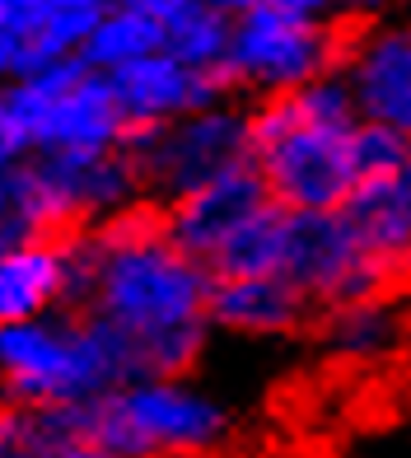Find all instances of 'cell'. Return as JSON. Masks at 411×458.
Wrapping results in <instances>:
<instances>
[{
	"instance_id": "6da1fadb",
	"label": "cell",
	"mask_w": 411,
	"mask_h": 458,
	"mask_svg": "<svg viewBox=\"0 0 411 458\" xmlns=\"http://www.w3.org/2000/svg\"><path fill=\"white\" fill-rule=\"evenodd\" d=\"M89 285L80 309L113 342L127 379L136 374H197L211 356V272L164 234L159 206L85 229Z\"/></svg>"
},
{
	"instance_id": "7a4b0ae2",
	"label": "cell",
	"mask_w": 411,
	"mask_h": 458,
	"mask_svg": "<svg viewBox=\"0 0 411 458\" xmlns=\"http://www.w3.org/2000/svg\"><path fill=\"white\" fill-rule=\"evenodd\" d=\"M356 98L341 71L248 98V159L281 211H341L356 192Z\"/></svg>"
},
{
	"instance_id": "3957f363",
	"label": "cell",
	"mask_w": 411,
	"mask_h": 458,
	"mask_svg": "<svg viewBox=\"0 0 411 458\" xmlns=\"http://www.w3.org/2000/svg\"><path fill=\"white\" fill-rule=\"evenodd\" d=\"M85 435L117 458H211L234 440V403L197 374H136L80 411Z\"/></svg>"
},
{
	"instance_id": "277c9868",
	"label": "cell",
	"mask_w": 411,
	"mask_h": 458,
	"mask_svg": "<svg viewBox=\"0 0 411 458\" xmlns=\"http://www.w3.org/2000/svg\"><path fill=\"white\" fill-rule=\"evenodd\" d=\"M127 379L113 342L85 309L0 323V398L14 411L89 407Z\"/></svg>"
},
{
	"instance_id": "5b68a950",
	"label": "cell",
	"mask_w": 411,
	"mask_h": 458,
	"mask_svg": "<svg viewBox=\"0 0 411 458\" xmlns=\"http://www.w3.org/2000/svg\"><path fill=\"white\" fill-rule=\"evenodd\" d=\"M146 201L136 159L122 150H66L33 155L14 164L10 178V225L29 234H75L94 229Z\"/></svg>"
},
{
	"instance_id": "8992f818",
	"label": "cell",
	"mask_w": 411,
	"mask_h": 458,
	"mask_svg": "<svg viewBox=\"0 0 411 458\" xmlns=\"http://www.w3.org/2000/svg\"><path fill=\"white\" fill-rule=\"evenodd\" d=\"M127 155L136 159L146 201L164 206L192 187L248 164V98H220L211 108L182 113L164 127L127 136Z\"/></svg>"
},
{
	"instance_id": "52a82bcc",
	"label": "cell",
	"mask_w": 411,
	"mask_h": 458,
	"mask_svg": "<svg viewBox=\"0 0 411 458\" xmlns=\"http://www.w3.org/2000/svg\"><path fill=\"white\" fill-rule=\"evenodd\" d=\"M346 29L351 24H341V19H281L243 10L234 14L224 80L239 98L290 94L341 66Z\"/></svg>"
},
{
	"instance_id": "ba28073f",
	"label": "cell",
	"mask_w": 411,
	"mask_h": 458,
	"mask_svg": "<svg viewBox=\"0 0 411 458\" xmlns=\"http://www.w3.org/2000/svg\"><path fill=\"white\" fill-rule=\"evenodd\" d=\"M281 276L295 281L314 309H332L346 300L402 290L365 253V243L356 239V229L346 225L341 211H304V216L290 211V220H285Z\"/></svg>"
},
{
	"instance_id": "9c48e42d",
	"label": "cell",
	"mask_w": 411,
	"mask_h": 458,
	"mask_svg": "<svg viewBox=\"0 0 411 458\" xmlns=\"http://www.w3.org/2000/svg\"><path fill=\"white\" fill-rule=\"evenodd\" d=\"M341 80L360 122H379L411 136V14L393 10L346 29Z\"/></svg>"
},
{
	"instance_id": "30bf717a",
	"label": "cell",
	"mask_w": 411,
	"mask_h": 458,
	"mask_svg": "<svg viewBox=\"0 0 411 458\" xmlns=\"http://www.w3.org/2000/svg\"><path fill=\"white\" fill-rule=\"evenodd\" d=\"M89 285V239L75 234H29L0 253V323L38 318L52 309H80Z\"/></svg>"
},
{
	"instance_id": "8fae6325",
	"label": "cell",
	"mask_w": 411,
	"mask_h": 458,
	"mask_svg": "<svg viewBox=\"0 0 411 458\" xmlns=\"http://www.w3.org/2000/svg\"><path fill=\"white\" fill-rule=\"evenodd\" d=\"M211 332L234 342H295L308 337L318 309L308 304V295L285 281L281 272L266 276H211Z\"/></svg>"
},
{
	"instance_id": "7c38bea8",
	"label": "cell",
	"mask_w": 411,
	"mask_h": 458,
	"mask_svg": "<svg viewBox=\"0 0 411 458\" xmlns=\"http://www.w3.org/2000/svg\"><path fill=\"white\" fill-rule=\"evenodd\" d=\"M108 89L117 98V113L127 117V131H146V127H164L182 113H197V108H211V103L230 98V80L224 75H206L182 66L178 56L169 52H150L131 61V66H117L103 75Z\"/></svg>"
},
{
	"instance_id": "4fadbf2b",
	"label": "cell",
	"mask_w": 411,
	"mask_h": 458,
	"mask_svg": "<svg viewBox=\"0 0 411 458\" xmlns=\"http://www.w3.org/2000/svg\"><path fill=\"white\" fill-rule=\"evenodd\" d=\"M266 201H272L266 197V182H262V174L253 169V159H248V164H239V169H230V174L192 187V192L164 201L159 206V225H164V234H169L182 253L206 267L215 248L230 239L248 216H257Z\"/></svg>"
},
{
	"instance_id": "5bb4252c",
	"label": "cell",
	"mask_w": 411,
	"mask_h": 458,
	"mask_svg": "<svg viewBox=\"0 0 411 458\" xmlns=\"http://www.w3.org/2000/svg\"><path fill=\"white\" fill-rule=\"evenodd\" d=\"M308 337L332 365H388L411 351V295L383 290V295L318 309Z\"/></svg>"
},
{
	"instance_id": "9a60e30c",
	"label": "cell",
	"mask_w": 411,
	"mask_h": 458,
	"mask_svg": "<svg viewBox=\"0 0 411 458\" xmlns=\"http://www.w3.org/2000/svg\"><path fill=\"white\" fill-rule=\"evenodd\" d=\"M365 253L398 285H411V174L407 164L388 178H365L341 206Z\"/></svg>"
},
{
	"instance_id": "2e32d148",
	"label": "cell",
	"mask_w": 411,
	"mask_h": 458,
	"mask_svg": "<svg viewBox=\"0 0 411 458\" xmlns=\"http://www.w3.org/2000/svg\"><path fill=\"white\" fill-rule=\"evenodd\" d=\"M159 47H164V24L150 19L146 10H136V5L122 0V5L98 10L89 38L80 43V61H85L89 71L108 75L117 66H131V61L159 52Z\"/></svg>"
},
{
	"instance_id": "e0dca14e",
	"label": "cell",
	"mask_w": 411,
	"mask_h": 458,
	"mask_svg": "<svg viewBox=\"0 0 411 458\" xmlns=\"http://www.w3.org/2000/svg\"><path fill=\"white\" fill-rule=\"evenodd\" d=\"M285 220L290 211H281L276 201H266L257 216H248L230 239H224L206 272L211 276H266V272H281V258H285Z\"/></svg>"
},
{
	"instance_id": "ac0fdd59",
	"label": "cell",
	"mask_w": 411,
	"mask_h": 458,
	"mask_svg": "<svg viewBox=\"0 0 411 458\" xmlns=\"http://www.w3.org/2000/svg\"><path fill=\"white\" fill-rule=\"evenodd\" d=\"M230 33H234V14L211 5V0H192L188 10H178L164 24V52L178 56L182 66L206 71V75H224L230 61Z\"/></svg>"
},
{
	"instance_id": "d6986e66",
	"label": "cell",
	"mask_w": 411,
	"mask_h": 458,
	"mask_svg": "<svg viewBox=\"0 0 411 458\" xmlns=\"http://www.w3.org/2000/svg\"><path fill=\"white\" fill-rule=\"evenodd\" d=\"M411 155V136L393 131V127H379V122H360L356 127V174L365 178H388L398 174Z\"/></svg>"
},
{
	"instance_id": "ffe728a7",
	"label": "cell",
	"mask_w": 411,
	"mask_h": 458,
	"mask_svg": "<svg viewBox=\"0 0 411 458\" xmlns=\"http://www.w3.org/2000/svg\"><path fill=\"white\" fill-rule=\"evenodd\" d=\"M243 10H262L281 19H337L332 0H234V14Z\"/></svg>"
},
{
	"instance_id": "44dd1931",
	"label": "cell",
	"mask_w": 411,
	"mask_h": 458,
	"mask_svg": "<svg viewBox=\"0 0 411 458\" xmlns=\"http://www.w3.org/2000/svg\"><path fill=\"white\" fill-rule=\"evenodd\" d=\"M61 5H66V0H0V10H5L10 24L19 29V43H24V38L43 24V19H52Z\"/></svg>"
},
{
	"instance_id": "7402d4cb",
	"label": "cell",
	"mask_w": 411,
	"mask_h": 458,
	"mask_svg": "<svg viewBox=\"0 0 411 458\" xmlns=\"http://www.w3.org/2000/svg\"><path fill=\"white\" fill-rule=\"evenodd\" d=\"M332 10L341 24H365V19H379V14H393L398 0H332Z\"/></svg>"
},
{
	"instance_id": "603a6c76",
	"label": "cell",
	"mask_w": 411,
	"mask_h": 458,
	"mask_svg": "<svg viewBox=\"0 0 411 458\" xmlns=\"http://www.w3.org/2000/svg\"><path fill=\"white\" fill-rule=\"evenodd\" d=\"M10 75H19V29L10 24V14L0 10V85Z\"/></svg>"
},
{
	"instance_id": "cb8c5ba5",
	"label": "cell",
	"mask_w": 411,
	"mask_h": 458,
	"mask_svg": "<svg viewBox=\"0 0 411 458\" xmlns=\"http://www.w3.org/2000/svg\"><path fill=\"white\" fill-rule=\"evenodd\" d=\"M127 5H136V10H146L150 19H159V24H169V19H173L178 10H188L192 0H127Z\"/></svg>"
},
{
	"instance_id": "d4e9b609",
	"label": "cell",
	"mask_w": 411,
	"mask_h": 458,
	"mask_svg": "<svg viewBox=\"0 0 411 458\" xmlns=\"http://www.w3.org/2000/svg\"><path fill=\"white\" fill-rule=\"evenodd\" d=\"M14 430H19V411L0 398V458H14Z\"/></svg>"
},
{
	"instance_id": "484cf974",
	"label": "cell",
	"mask_w": 411,
	"mask_h": 458,
	"mask_svg": "<svg viewBox=\"0 0 411 458\" xmlns=\"http://www.w3.org/2000/svg\"><path fill=\"white\" fill-rule=\"evenodd\" d=\"M94 10H108V5H122V0H89Z\"/></svg>"
},
{
	"instance_id": "4316f807",
	"label": "cell",
	"mask_w": 411,
	"mask_h": 458,
	"mask_svg": "<svg viewBox=\"0 0 411 458\" xmlns=\"http://www.w3.org/2000/svg\"><path fill=\"white\" fill-rule=\"evenodd\" d=\"M398 10H407V14H411V0H398Z\"/></svg>"
}]
</instances>
